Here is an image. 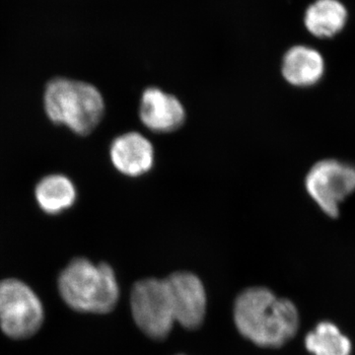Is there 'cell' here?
<instances>
[{
    "instance_id": "obj_11",
    "label": "cell",
    "mask_w": 355,
    "mask_h": 355,
    "mask_svg": "<svg viewBox=\"0 0 355 355\" xmlns=\"http://www.w3.org/2000/svg\"><path fill=\"white\" fill-rule=\"evenodd\" d=\"M36 198L46 214H55L69 209L76 202V191L69 178L51 175L40 181L36 187Z\"/></svg>"
},
{
    "instance_id": "obj_3",
    "label": "cell",
    "mask_w": 355,
    "mask_h": 355,
    "mask_svg": "<svg viewBox=\"0 0 355 355\" xmlns=\"http://www.w3.org/2000/svg\"><path fill=\"white\" fill-rule=\"evenodd\" d=\"M58 289L64 302L81 313L108 314L120 298L113 268L106 263L94 265L84 258L70 261L60 275Z\"/></svg>"
},
{
    "instance_id": "obj_2",
    "label": "cell",
    "mask_w": 355,
    "mask_h": 355,
    "mask_svg": "<svg viewBox=\"0 0 355 355\" xmlns=\"http://www.w3.org/2000/svg\"><path fill=\"white\" fill-rule=\"evenodd\" d=\"M233 318L245 338L265 349L284 347L296 336L300 326L295 304L289 299L277 297L263 286L248 287L238 294Z\"/></svg>"
},
{
    "instance_id": "obj_4",
    "label": "cell",
    "mask_w": 355,
    "mask_h": 355,
    "mask_svg": "<svg viewBox=\"0 0 355 355\" xmlns=\"http://www.w3.org/2000/svg\"><path fill=\"white\" fill-rule=\"evenodd\" d=\"M44 103L51 121L67 125L80 135L92 132L105 111L104 99L95 86L67 78L53 79L48 83Z\"/></svg>"
},
{
    "instance_id": "obj_1",
    "label": "cell",
    "mask_w": 355,
    "mask_h": 355,
    "mask_svg": "<svg viewBox=\"0 0 355 355\" xmlns=\"http://www.w3.org/2000/svg\"><path fill=\"white\" fill-rule=\"evenodd\" d=\"M207 293L193 272L180 270L165 279H140L130 292V310L142 333L155 340H165L175 323L197 330L207 314Z\"/></svg>"
},
{
    "instance_id": "obj_9",
    "label": "cell",
    "mask_w": 355,
    "mask_h": 355,
    "mask_svg": "<svg viewBox=\"0 0 355 355\" xmlns=\"http://www.w3.org/2000/svg\"><path fill=\"white\" fill-rule=\"evenodd\" d=\"M324 72L326 62L323 55L311 46H292L282 60V76L294 87H312L322 80Z\"/></svg>"
},
{
    "instance_id": "obj_8",
    "label": "cell",
    "mask_w": 355,
    "mask_h": 355,
    "mask_svg": "<svg viewBox=\"0 0 355 355\" xmlns=\"http://www.w3.org/2000/svg\"><path fill=\"white\" fill-rule=\"evenodd\" d=\"M112 164L125 176L137 178L150 171L155 153L150 140L137 132L123 133L112 142Z\"/></svg>"
},
{
    "instance_id": "obj_6",
    "label": "cell",
    "mask_w": 355,
    "mask_h": 355,
    "mask_svg": "<svg viewBox=\"0 0 355 355\" xmlns=\"http://www.w3.org/2000/svg\"><path fill=\"white\" fill-rule=\"evenodd\" d=\"M305 189L318 207L331 218L340 216V205L355 191V166L336 159H324L312 166Z\"/></svg>"
},
{
    "instance_id": "obj_13",
    "label": "cell",
    "mask_w": 355,
    "mask_h": 355,
    "mask_svg": "<svg viewBox=\"0 0 355 355\" xmlns=\"http://www.w3.org/2000/svg\"><path fill=\"white\" fill-rule=\"evenodd\" d=\"M177 355H184V354H177Z\"/></svg>"
},
{
    "instance_id": "obj_10",
    "label": "cell",
    "mask_w": 355,
    "mask_h": 355,
    "mask_svg": "<svg viewBox=\"0 0 355 355\" xmlns=\"http://www.w3.org/2000/svg\"><path fill=\"white\" fill-rule=\"evenodd\" d=\"M347 21V11L338 0H316L308 7L304 24L308 31L317 38H333Z\"/></svg>"
},
{
    "instance_id": "obj_5",
    "label": "cell",
    "mask_w": 355,
    "mask_h": 355,
    "mask_svg": "<svg viewBox=\"0 0 355 355\" xmlns=\"http://www.w3.org/2000/svg\"><path fill=\"white\" fill-rule=\"evenodd\" d=\"M43 321V305L27 284L14 279L0 282V327L6 336L14 340L30 338Z\"/></svg>"
},
{
    "instance_id": "obj_12",
    "label": "cell",
    "mask_w": 355,
    "mask_h": 355,
    "mask_svg": "<svg viewBox=\"0 0 355 355\" xmlns=\"http://www.w3.org/2000/svg\"><path fill=\"white\" fill-rule=\"evenodd\" d=\"M305 347L313 355H352L347 336L331 322H321L305 338Z\"/></svg>"
},
{
    "instance_id": "obj_7",
    "label": "cell",
    "mask_w": 355,
    "mask_h": 355,
    "mask_svg": "<svg viewBox=\"0 0 355 355\" xmlns=\"http://www.w3.org/2000/svg\"><path fill=\"white\" fill-rule=\"evenodd\" d=\"M140 121L149 130L172 132L183 125L186 110L174 95L156 87L147 88L140 98Z\"/></svg>"
}]
</instances>
